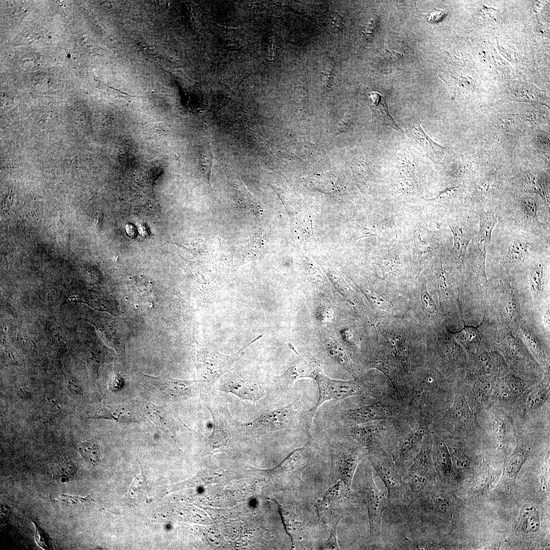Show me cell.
Returning <instances> with one entry per match:
<instances>
[{"instance_id": "ac0fdd59", "label": "cell", "mask_w": 550, "mask_h": 550, "mask_svg": "<svg viewBox=\"0 0 550 550\" xmlns=\"http://www.w3.org/2000/svg\"><path fill=\"white\" fill-rule=\"evenodd\" d=\"M411 138L418 144L425 154L435 165L443 164L449 151L436 143L424 131L420 124L415 123L409 128Z\"/></svg>"}, {"instance_id": "603a6c76", "label": "cell", "mask_w": 550, "mask_h": 550, "mask_svg": "<svg viewBox=\"0 0 550 550\" xmlns=\"http://www.w3.org/2000/svg\"><path fill=\"white\" fill-rule=\"evenodd\" d=\"M144 410L166 436L174 438L176 425L172 417L166 409L148 403L144 406Z\"/></svg>"}, {"instance_id": "2e32d148", "label": "cell", "mask_w": 550, "mask_h": 550, "mask_svg": "<svg viewBox=\"0 0 550 550\" xmlns=\"http://www.w3.org/2000/svg\"><path fill=\"white\" fill-rule=\"evenodd\" d=\"M228 356L214 352L202 353L198 358V367L203 383L211 386L228 369Z\"/></svg>"}, {"instance_id": "4fadbf2b", "label": "cell", "mask_w": 550, "mask_h": 550, "mask_svg": "<svg viewBox=\"0 0 550 550\" xmlns=\"http://www.w3.org/2000/svg\"><path fill=\"white\" fill-rule=\"evenodd\" d=\"M299 412L291 406L266 411L245 426L263 431H274L297 424Z\"/></svg>"}, {"instance_id": "9c48e42d", "label": "cell", "mask_w": 550, "mask_h": 550, "mask_svg": "<svg viewBox=\"0 0 550 550\" xmlns=\"http://www.w3.org/2000/svg\"><path fill=\"white\" fill-rule=\"evenodd\" d=\"M345 437L331 444L332 470L335 476L351 488L355 471L367 450L351 437Z\"/></svg>"}, {"instance_id": "277c9868", "label": "cell", "mask_w": 550, "mask_h": 550, "mask_svg": "<svg viewBox=\"0 0 550 550\" xmlns=\"http://www.w3.org/2000/svg\"><path fill=\"white\" fill-rule=\"evenodd\" d=\"M399 417V430L391 455L396 468L406 481L408 471L421 449L424 436L430 431L432 423L405 410Z\"/></svg>"}, {"instance_id": "4dcf8cb0", "label": "cell", "mask_w": 550, "mask_h": 550, "mask_svg": "<svg viewBox=\"0 0 550 550\" xmlns=\"http://www.w3.org/2000/svg\"><path fill=\"white\" fill-rule=\"evenodd\" d=\"M498 473L486 462H483L476 478L475 486L478 489H486L496 478Z\"/></svg>"}, {"instance_id": "7402d4cb", "label": "cell", "mask_w": 550, "mask_h": 550, "mask_svg": "<svg viewBox=\"0 0 550 550\" xmlns=\"http://www.w3.org/2000/svg\"><path fill=\"white\" fill-rule=\"evenodd\" d=\"M221 389L246 400L256 401L264 395L260 384L249 380H231L224 384Z\"/></svg>"}, {"instance_id": "3957f363", "label": "cell", "mask_w": 550, "mask_h": 550, "mask_svg": "<svg viewBox=\"0 0 550 550\" xmlns=\"http://www.w3.org/2000/svg\"><path fill=\"white\" fill-rule=\"evenodd\" d=\"M314 379L318 388L319 396L315 406L310 410L312 417L320 406L330 400H341L360 396L376 401L384 397L395 395L390 381L383 376L377 378L361 376L345 381L329 378L321 371L316 374Z\"/></svg>"}, {"instance_id": "4316f807", "label": "cell", "mask_w": 550, "mask_h": 550, "mask_svg": "<svg viewBox=\"0 0 550 550\" xmlns=\"http://www.w3.org/2000/svg\"><path fill=\"white\" fill-rule=\"evenodd\" d=\"M450 227L454 238L453 250L457 258L462 260L473 237V232L470 228L462 224H453Z\"/></svg>"}, {"instance_id": "8d00e7d4", "label": "cell", "mask_w": 550, "mask_h": 550, "mask_svg": "<svg viewBox=\"0 0 550 550\" xmlns=\"http://www.w3.org/2000/svg\"><path fill=\"white\" fill-rule=\"evenodd\" d=\"M83 498H80L77 497H72L67 494H62L58 498L56 499V501L60 503L65 506H73L83 500Z\"/></svg>"}, {"instance_id": "ffe728a7", "label": "cell", "mask_w": 550, "mask_h": 550, "mask_svg": "<svg viewBox=\"0 0 550 550\" xmlns=\"http://www.w3.org/2000/svg\"><path fill=\"white\" fill-rule=\"evenodd\" d=\"M322 371L321 366L317 362L308 363L298 355V358L290 366L287 370L279 378V381L284 384H290L298 379L311 378L314 379L316 374Z\"/></svg>"}, {"instance_id": "d6986e66", "label": "cell", "mask_w": 550, "mask_h": 550, "mask_svg": "<svg viewBox=\"0 0 550 550\" xmlns=\"http://www.w3.org/2000/svg\"><path fill=\"white\" fill-rule=\"evenodd\" d=\"M431 433L432 434V459L435 474L443 482H449L454 475L449 449L446 443L442 437L432 432Z\"/></svg>"}, {"instance_id": "ab89813d", "label": "cell", "mask_w": 550, "mask_h": 550, "mask_svg": "<svg viewBox=\"0 0 550 550\" xmlns=\"http://www.w3.org/2000/svg\"><path fill=\"white\" fill-rule=\"evenodd\" d=\"M122 378L121 376L118 373L112 377L111 382L110 384L111 388L112 391H117L120 389L122 386Z\"/></svg>"}, {"instance_id": "8fae6325", "label": "cell", "mask_w": 550, "mask_h": 550, "mask_svg": "<svg viewBox=\"0 0 550 550\" xmlns=\"http://www.w3.org/2000/svg\"><path fill=\"white\" fill-rule=\"evenodd\" d=\"M141 385L158 398L168 401H177L195 394L198 381L180 380L164 376H151L144 374Z\"/></svg>"}, {"instance_id": "e575fe53", "label": "cell", "mask_w": 550, "mask_h": 550, "mask_svg": "<svg viewBox=\"0 0 550 550\" xmlns=\"http://www.w3.org/2000/svg\"><path fill=\"white\" fill-rule=\"evenodd\" d=\"M547 393V389L544 386L535 389L528 397L526 403L527 409L533 410L539 407L546 399Z\"/></svg>"}, {"instance_id": "cb8c5ba5", "label": "cell", "mask_w": 550, "mask_h": 550, "mask_svg": "<svg viewBox=\"0 0 550 550\" xmlns=\"http://www.w3.org/2000/svg\"><path fill=\"white\" fill-rule=\"evenodd\" d=\"M528 242L520 239H515L508 246L505 253L502 265L507 271H512L519 268L530 253Z\"/></svg>"}, {"instance_id": "5b68a950", "label": "cell", "mask_w": 550, "mask_h": 550, "mask_svg": "<svg viewBox=\"0 0 550 550\" xmlns=\"http://www.w3.org/2000/svg\"><path fill=\"white\" fill-rule=\"evenodd\" d=\"M483 318L502 324L513 333L522 320L511 281L500 279L487 282Z\"/></svg>"}, {"instance_id": "f546056e", "label": "cell", "mask_w": 550, "mask_h": 550, "mask_svg": "<svg viewBox=\"0 0 550 550\" xmlns=\"http://www.w3.org/2000/svg\"><path fill=\"white\" fill-rule=\"evenodd\" d=\"M526 187L530 193L539 195L549 207V187L543 180L537 176L528 175Z\"/></svg>"}, {"instance_id": "83f0119b", "label": "cell", "mask_w": 550, "mask_h": 550, "mask_svg": "<svg viewBox=\"0 0 550 550\" xmlns=\"http://www.w3.org/2000/svg\"><path fill=\"white\" fill-rule=\"evenodd\" d=\"M519 523L527 532H535L539 529L540 516L535 506L529 504L522 506L519 512Z\"/></svg>"}, {"instance_id": "d590c367", "label": "cell", "mask_w": 550, "mask_h": 550, "mask_svg": "<svg viewBox=\"0 0 550 550\" xmlns=\"http://www.w3.org/2000/svg\"><path fill=\"white\" fill-rule=\"evenodd\" d=\"M341 519H338L332 522L330 536L325 543V548L327 549H338L339 547L336 539V531L338 525Z\"/></svg>"}, {"instance_id": "44dd1931", "label": "cell", "mask_w": 550, "mask_h": 550, "mask_svg": "<svg viewBox=\"0 0 550 550\" xmlns=\"http://www.w3.org/2000/svg\"><path fill=\"white\" fill-rule=\"evenodd\" d=\"M368 103L372 112L373 123L389 126L398 131H402L390 115L383 96L376 92H370L368 94Z\"/></svg>"}, {"instance_id": "9a60e30c", "label": "cell", "mask_w": 550, "mask_h": 550, "mask_svg": "<svg viewBox=\"0 0 550 550\" xmlns=\"http://www.w3.org/2000/svg\"><path fill=\"white\" fill-rule=\"evenodd\" d=\"M523 342L534 359L544 369L549 364V345L546 344L522 319L514 333Z\"/></svg>"}, {"instance_id": "836d02e7", "label": "cell", "mask_w": 550, "mask_h": 550, "mask_svg": "<svg viewBox=\"0 0 550 550\" xmlns=\"http://www.w3.org/2000/svg\"><path fill=\"white\" fill-rule=\"evenodd\" d=\"M148 486L145 476L141 473L136 476L131 485L128 498L133 500L141 499L147 492Z\"/></svg>"}, {"instance_id": "d6a6232c", "label": "cell", "mask_w": 550, "mask_h": 550, "mask_svg": "<svg viewBox=\"0 0 550 550\" xmlns=\"http://www.w3.org/2000/svg\"><path fill=\"white\" fill-rule=\"evenodd\" d=\"M78 450L82 457L88 462L96 465L99 461V451L97 444L93 441H87L81 442L78 446Z\"/></svg>"}, {"instance_id": "d4e9b609", "label": "cell", "mask_w": 550, "mask_h": 550, "mask_svg": "<svg viewBox=\"0 0 550 550\" xmlns=\"http://www.w3.org/2000/svg\"><path fill=\"white\" fill-rule=\"evenodd\" d=\"M453 336L463 347L468 354L474 352L487 343L478 326L467 325L464 322L460 331L453 333Z\"/></svg>"}, {"instance_id": "484cf974", "label": "cell", "mask_w": 550, "mask_h": 550, "mask_svg": "<svg viewBox=\"0 0 550 550\" xmlns=\"http://www.w3.org/2000/svg\"><path fill=\"white\" fill-rule=\"evenodd\" d=\"M91 418L105 419L119 422H138L136 414L133 413L128 407L122 405L104 406L97 411Z\"/></svg>"}, {"instance_id": "8992f818", "label": "cell", "mask_w": 550, "mask_h": 550, "mask_svg": "<svg viewBox=\"0 0 550 550\" xmlns=\"http://www.w3.org/2000/svg\"><path fill=\"white\" fill-rule=\"evenodd\" d=\"M400 427L399 416L395 418L345 427L347 435L364 447L368 453H391Z\"/></svg>"}, {"instance_id": "52a82bcc", "label": "cell", "mask_w": 550, "mask_h": 550, "mask_svg": "<svg viewBox=\"0 0 550 550\" xmlns=\"http://www.w3.org/2000/svg\"><path fill=\"white\" fill-rule=\"evenodd\" d=\"M367 456L387 488L388 503L398 506L408 505L413 494L396 468L391 453L377 452L368 453Z\"/></svg>"}, {"instance_id": "f1b7e54d", "label": "cell", "mask_w": 550, "mask_h": 550, "mask_svg": "<svg viewBox=\"0 0 550 550\" xmlns=\"http://www.w3.org/2000/svg\"><path fill=\"white\" fill-rule=\"evenodd\" d=\"M527 456V454L524 450L520 448H516L506 463L504 471V475L508 481L515 482Z\"/></svg>"}, {"instance_id": "f35d334b", "label": "cell", "mask_w": 550, "mask_h": 550, "mask_svg": "<svg viewBox=\"0 0 550 550\" xmlns=\"http://www.w3.org/2000/svg\"><path fill=\"white\" fill-rule=\"evenodd\" d=\"M36 540L38 544L43 548H48L49 547V545L46 543V538L45 536V533L42 532L39 527H37L36 526Z\"/></svg>"}, {"instance_id": "b9f144b4", "label": "cell", "mask_w": 550, "mask_h": 550, "mask_svg": "<svg viewBox=\"0 0 550 550\" xmlns=\"http://www.w3.org/2000/svg\"><path fill=\"white\" fill-rule=\"evenodd\" d=\"M474 271H475V270H474ZM475 273H476V272H475ZM476 275H477V274H476ZM477 277H478V276H477ZM480 283H481V282H480ZM481 284H482L481 283ZM482 285H484V286H486V285L487 284H486V285H483V284H482Z\"/></svg>"}, {"instance_id": "74e56055", "label": "cell", "mask_w": 550, "mask_h": 550, "mask_svg": "<svg viewBox=\"0 0 550 550\" xmlns=\"http://www.w3.org/2000/svg\"><path fill=\"white\" fill-rule=\"evenodd\" d=\"M445 15V12L435 8L433 11L425 15V17L428 22L435 23L441 20Z\"/></svg>"}, {"instance_id": "7c38bea8", "label": "cell", "mask_w": 550, "mask_h": 550, "mask_svg": "<svg viewBox=\"0 0 550 550\" xmlns=\"http://www.w3.org/2000/svg\"><path fill=\"white\" fill-rule=\"evenodd\" d=\"M342 481L338 482L325 493L323 499L318 504V516L323 522L341 519L347 513L355 498Z\"/></svg>"}, {"instance_id": "e0dca14e", "label": "cell", "mask_w": 550, "mask_h": 550, "mask_svg": "<svg viewBox=\"0 0 550 550\" xmlns=\"http://www.w3.org/2000/svg\"><path fill=\"white\" fill-rule=\"evenodd\" d=\"M213 418V430L208 437V444L212 450L226 446L229 442V428L233 424V420L226 408H209Z\"/></svg>"}, {"instance_id": "5bb4252c", "label": "cell", "mask_w": 550, "mask_h": 550, "mask_svg": "<svg viewBox=\"0 0 550 550\" xmlns=\"http://www.w3.org/2000/svg\"><path fill=\"white\" fill-rule=\"evenodd\" d=\"M479 229L476 239L478 257L474 267L479 280L482 282L486 283V253L491 241V234L497 223V218L492 211L481 210L479 212Z\"/></svg>"}, {"instance_id": "ba28073f", "label": "cell", "mask_w": 550, "mask_h": 550, "mask_svg": "<svg viewBox=\"0 0 550 550\" xmlns=\"http://www.w3.org/2000/svg\"><path fill=\"white\" fill-rule=\"evenodd\" d=\"M405 408L395 396H387L354 408L346 409L340 415L341 422L345 427L375 421L395 418Z\"/></svg>"}, {"instance_id": "6da1fadb", "label": "cell", "mask_w": 550, "mask_h": 550, "mask_svg": "<svg viewBox=\"0 0 550 550\" xmlns=\"http://www.w3.org/2000/svg\"><path fill=\"white\" fill-rule=\"evenodd\" d=\"M457 380L429 361L408 375L405 410L433 423L452 403Z\"/></svg>"}, {"instance_id": "60d3db41", "label": "cell", "mask_w": 550, "mask_h": 550, "mask_svg": "<svg viewBox=\"0 0 550 550\" xmlns=\"http://www.w3.org/2000/svg\"><path fill=\"white\" fill-rule=\"evenodd\" d=\"M67 386L70 392L74 394H80L81 392V389L80 385L74 379L71 378L68 379L67 382Z\"/></svg>"}, {"instance_id": "30bf717a", "label": "cell", "mask_w": 550, "mask_h": 550, "mask_svg": "<svg viewBox=\"0 0 550 550\" xmlns=\"http://www.w3.org/2000/svg\"><path fill=\"white\" fill-rule=\"evenodd\" d=\"M360 486V492L364 499L368 510L370 541L373 543H380L381 541L383 513L388 500L376 486L371 468L369 465H365Z\"/></svg>"}, {"instance_id": "7a4b0ae2", "label": "cell", "mask_w": 550, "mask_h": 550, "mask_svg": "<svg viewBox=\"0 0 550 550\" xmlns=\"http://www.w3.org/2000/svg\"><path fill=\"white\" fill-rule=\"evenodd\" d=\"M483 338L507 364L510 371L526 376L540 375L544 370L534 359L522 340L506 326L483 318L478 325Z\"/></svg>"}, {"instance_id": "1f68e13d", "label": "cell", "mask_w": 550, "mask_h": 550, "mask_svg": "<svg viewBox=\"0 0 550 550\" xmlns=\"http://www.w3.org/2000/svg\"><path fill=\"white\" fill-rule=\"evenodd\" d=\"M520 206L521 212L528 219L536 225H541L537 215L538 204L533 198L530 197L522 198L520 202Z\"/></svg>"}]
</instances>
